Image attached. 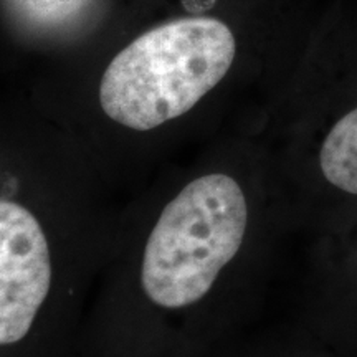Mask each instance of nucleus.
<instances>
[{
  "mask_svg": "<svg viewBox=\"0 0 357 357\" xmlns=\"http://www.w3.org/2000/svg\"><path fill=\"white\" fill-rule=\"evenodd\" d=\"M52 281L47 236L32 212L0 202V344L29 334Z\"/></svg>",
  "mask_w": 357,
  "mask_h": 357,
  "instance_id": "nucleus-3",
  "label": "nucleus"
},
{
  "mask_svg": "<svg viewBox=\"0 0 357 357\" xmlns=\"http://www.w3.org/2000/svg\"><path fill=\"white\" fill-rule=\"evenodd\" d=\"M235 37L223 22L187 17L142 33L113 58L100 84L114 123L151 131L194 108L229 73Z\"/></svg>",
  "mask_w": 357,
  "mask_h": 357,
  "instance_id": "nucleus-1",
  "label": "nucleus"
},
{
  "mask_svg": "<svg viewBox=\"0 0 357 357\" xmlns=\"http://www.w3.org/2000/svg\"><path fill=\"white\" fill-rule=\"evenodd\" d=\"M247 230V202L235 178L208 174L178 192L151 231L141 284L151 301L176 310L211 291Z\"/></svg>",
  "mask_w": 357,
  "mask_h": 357,
  "instance_id": "nucleus-2",
  "label": "nucleus"
},
{
  "mask_svg": "<svg viewBox=\"0 0 357 357\" xmlns=\"http://www.w3.org/2000/svg\"><path fill=\"white\" fill-rule=\"evenodd\" d=\"M319 166L329 184L357 195V108L328 132L319 151Z\"/></svg>",
  "mask_w": 357,
  "mask_h": 357,
  "instance_id": "nucleus-4",
  "label": "nucleus"
}]
</instances>
